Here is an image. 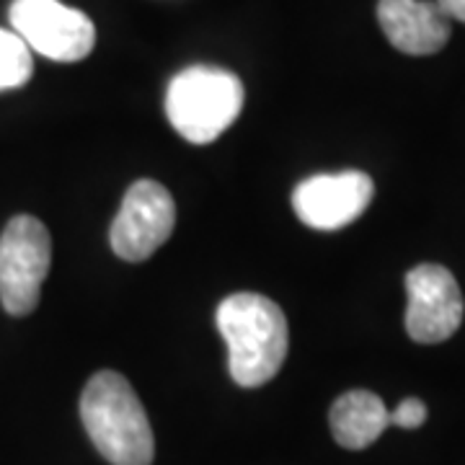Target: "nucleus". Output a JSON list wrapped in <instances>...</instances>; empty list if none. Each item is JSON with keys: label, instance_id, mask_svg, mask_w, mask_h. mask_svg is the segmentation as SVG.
<instances>
[{"label": "nucleus", "instance_id": "f03ea898", "mask_svg": "<svg viewBox=\"0 0 465 465\" xmlns=\"http://www.w3.org/2000/svg\"><path fill=\"white\" fill-rule=\"evenodd\" d=\"M81 419L91 442L112 465L153 463V427L143 401L124 375L101 370L85 382Z\"/></svg>", "mask_w": 465, "mask_h": 465}, {"label": "nucleus", "instance_id": "39448f33", "mask_svg": "<svg viewBox=\"0 0 465 465\" xmlns=\"http://www.w3.org/2000/svg\"><path fill=\"white\" fill-rule=\"evenodd\" d=\"M8 21L29 50L54 63H81L96 47L94 21L60 0H14Z\"/></svg>", "mask_w": 465, "mask_h": 465}, {"label": "nucleus", "instance_id": "423d86ee", "mask_svg": "<svg viewBox=\"0 0 465 465\" xmlns=\"http://www.w3.org/2000/svg\"><path fill=\"white\" fill-rule=\"evenodd\" d=\"M176 228V202L163 183L134 182L112 223L109 241L119 259L145 262L161 249Z\"/></svg>", "mask_w": 465, "mask_h": 465}, {"label": "nucleus", "instance_id": "7ed1b4c3", "mask_svg": "<svg viewBox=\"0 0 465 465\" xmlns=\"http://www.w3.org/2000/svg\"><path fill=\"white\" fill-rule=\"evenodd\" d=\"M243 84L231 70L194 65L182 70L166 94L171 127L194 145H207L243 112Z\"/></svg>", "mask_w": 465, "mask_h": 465}, {"label": "nucleus", "instance_id": "f8f14e48", "mask_svg": "<svg viewBox=\"0 0 465 465\" xmlns=\"http://www.w3.org/2000/svg\"><path fill=\"white\" fill-rule=\"evenodd\" d=\"M427 421V406L419 399H403L391 411V424L403 427V430H419Z\"/></svg>", "mask_w": 465, "mask_h": 465}, {"label": "nucleus", "instance_id": "20e7f679", "mask_svg": "<svg viewBox=\"0 0 465 465\" xmlns=\"http://www.w3.org/2000/svg\"><path fill=\"white\" fill-rule=\"evenodd\" d=\"M52 266L50 231L39 217L16 215L0 235V302L8 316H29Z\"/></svg>", "mask_w": 465, "mask_h": 465}, {"label": "nucleus", "instance_id": "9d476101", "mask_svg": "<svg viewBox=\"0 0 465 465\" xmlns=\"http://www.w3.org/2000/svg\"><path fill=\"white\" fill-rule=\"evenodd\" d=\"M329 421L333 440L341 448L365 450L391 427V411L381 396L370 391H349L333 401Z\"/></svg>", "mask_w": 465, "mask_h": 465}, {"label": "nucleus", "instance_id": "f257e3e1", "mask_svg": "<svg viewBox=\"0 0 465 465\" xmlns=\"http://www.w3.org/2000/svg\"><path fill=\"white\" fill-rule=\"evenodd\" d=\"M215 321L228 344L231 378L241 388H259L280 372L290 349V329L274 300L235 292L217 305Z\"/></svg>", "mask_w": 465, "mask_h": 465}, {"label": "nucleus", "instance_id": "1a4fd4ad", "mask_svg": "<svg viewBox=\"0 0 465 465\" xmlns=\"http://www.w3.org/2000/svg\"><path fill=\"white\" fill-rule=\"evenodd\" d=\"M378 21L388 42L403 54H434L450 42V16L437 0H381Z\"/></svg>", "mask_w": 465, "mask_h": 465}, {"label": "nucleus", "instance_id": "9b49d317", "mask_svg": "<svg viewBox=\"0 0 465 465\" xmlns=\"http://www.w3.org/2000/svg\"><path fill=\"white\" fill-rule=\"evenodd\" d=\"M34 73L32 50L14 29H0V91L29 84Z\"/></svg>", "mask_w": 465, "mask_h": 465}, {"label": "nucleus", "instance_id": "ddd939ff", "mask_svg": "<svg viewBox=\"0 0 465 465\" xmlns=\"http://www.w3.org/2000/svg\"><path fill=\"white\" fill-rule=\"evenodd\" d=\"M437 5L448 14L450 18H458L465 24V0H437Z\"/></svg>", "mask_w": 465, "mask_h": 465}, {"label": "nucleus", "instance_id": "0eeeda50", "mask_svg": "<svg viewBox=\"0 0 465 465\" xmlns=\"http://www.w3.org/2000/svg\"><path fill=\"white\" fill-rule=\"evenodd\" d=\"M406 331L419 344H440L460 329L463 295L452 272L440 264H419L406 274Z\"/></svg>", "mask_w": 465, "mask_h": 465}, {"label": "nucleus", "instance_id": "6e6552de", "mask_svg": "<svg viewBox=\"0 0 465 465\" xmlns=\"http://www.w3.org/2000/svg\"><path fill=\"white\" fill-rule=\"evenodd\" d=\"M372 194L375 183L365 171L318 173L295 186L292 210L313 231H341L365 215Z\"/></svg>", "mask_w": 465, "mask_h": 465}]
</instances>
